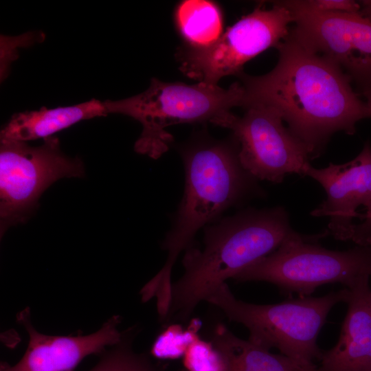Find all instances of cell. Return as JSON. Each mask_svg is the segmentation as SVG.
<instances>
[{"label": "cell", "mask_w": 371, "mask_h": 371, "mask_svg": "<svg viewBox=\"0 0 371 371\" xmlns=\"http://www.w3.org/2000/svg\"><path fill=\"white\" fill-rule=\"evenodd\" d=\"M302 236L283 243L271 254L254 262L233 278L265 281L286 295L307 297L322 285L340 283L352 289L371 276V246L345 251L327 249L315 241L326 236Z\"/></svg>", "instance_id": "8992f818"}, {"label": "cell", "mask_w": 371, "mask_h": 371, "mask_svg": "<svg viewBox=\"0 0 371 371\" xmlns=\"http://www.w3.org/2000/svg\"><path fill=\"white\" fill-rule=\"evenodd\" d=\"M360 2L363 11L371 16V0L361 1Z\"/></svg>", "instance_id": "603a6c76"}, {"label": "cell", "mask_w": 371, "mask_h": 371, "mask_svg": "<svg viewBox=\"0 0 371 371\" xmlns=\"http://www.w3.org/2000/svg\"><path fill=\"white\" fill-rule=\"evenodd\" d=\"M305 176L318 182L326 198L311 214L329 217L325 231L339 240H351L358 216L357 209L371 200V144L366 142L361 153L352 160L342 164L330 163L317 168L311 164Z\"/></svg>", "instance_id": "8fae6325"}, {"label": "cell", "mask_w": 371, "mask_h": 371, "mask_svg": "<svg viewBox=\"0 0 371 371\" xmlns=\"http://www.w3.org/2000/svg\"><path fill=\"white\" fill-rule=\"evenodd\" d=\"M362 95L366 100L365 102L371 109V84L362 89Z\"/></svg>", "instance_id": "7402d4cb"}, {"label": "cell", "mask_w": 371, "mask_h": 371, "mask_svg": "<svg viewBox=\"0 0 371 371\" xmlns=\"http://www.w3.org/2000/svg\"><path fill=\"white\" fill-rule=\"evenodd\" d=\"M245 109L242 117L232 114L220 126L232 131L243 168L256 179L276 183L287 175L305 176L311 164L307 148L284 126L280 115L259 105Z\"/></svg>", "instance_id": "30bf717a"}, {"label": "cell", "mask_w": 371, "mask_h": 371, "mask_svg": "<svg viewBox=\"0 0 371 371\" xmlns=\"http://www.w3.org/2000/svg\"><path fill=\"white\" fill-rule=\"evenodd\" d=\"M293 17L290 34L339 65L361 89L371 84V16L319 12L299 0L278 1Z\"/></svg>", "instance_id": "9c48e42d"}, {"label": "cell", "mask_w": 371, "mask_h": 371, "mask_svg": "<svg viewBox=\"0 0 371 371\" xmlns=\"http://www.w3.org/2000/svg\"><path fill=\"white\" fill-rule=\"evenodd\" d=\"M123 340V339H122ZM89 371H156L149 359L133 352L128 342L122 341L105 353Z\"/></svg>", "instance_id": "ac0fdd59"}, {"label": "cell", "mask_w": 371, "mask_h": 371, "mask_svg": "<svg viewBox=\"0 0 371 371\" xmlns=\"http://www.w3.org/2000/svg\"><path fill=\"white\" fill-rule=\"evenodd\" d=\"M200 323L194 320L187 329L173 324L160 333L151 348V355L161 359H174L183 357L189 346L199 336Z\"/></svg>", "instance_id": "e0dca14e"}, {"label": "cell", "mask_w": 371, "mask_h": 371, "mask_svg": "<svg viewBox=\"0 0 371 371\" xmlns=\"http://www.w3.org/2000/svg\"><path fill=\"white\" fill-rule=\"evenodd\" d=\"M290 11L273 1L262 3L228 27L213 44L188 46L180 53V70L189 78L210 85L229 75L238 76L244 65L270 47H276L290 33Z\"/></svg>", "instance_id": "ba28073f"}, {"label": "cell", "mask_w": 371, "mask_h": 371, "mask_svg": "<svg viewBox=\"0 0 371 371\" xmlns=\"http://www.w3.org/2000/svg\"><path fill=\"white\" fill-rule=\"evenodd\" d=\"M85 174L80 159L60 150L57 137L32 146L25 142H3L0 147V230L23 223L37 207L43 192L63 178Z\"/></svg>", "instance_id": "52a82bcc"}, {"label": "cell", "mask_w": 371, "mask_h": 371, "mask_svg": "<svg viewBox=\"0 0 371 371\" xmlns=\"http://www.w3.org/2000/svg\"><path fill=\"white\" fill-rule=\"evenodd\" d=\"M369 279L348 289V310L337 344L322 352L317 371H371Z\"/></svg>", "instance_id": "4fadbf2b"}, {"label": "cell", "mask_w": 371, "mask_h": 371, "mask_svg": "<svg viewBox=\"0 0 371 371\" xmlns=\"http://www.w3.org/2000/svg\"><path fill=\"white\" fill-rule=\"evenodd\" d=\"M347 288L318 297H300L275 304H255L236 299L225 282L206 301L219 308L232 321L249 331V340L302 364L315 366L322 352L318 335L334 306L345 302Z\"/></svg>", "instance_id": "5b68a950"}, {"label": "cell", "mask_w": 371, "mask_h": 371, "mask_svg": "<svg viewBox=\"0 0 371 371\" xmlns=\"http://www.w3.org/2000/svg\"><path fill=\"white\" fill-rule=\"evenodd\" d=\"M239 145L199 136L181 150L185 188L171 229L162 247L167 260L157 273L171 282V271L178 255L190 247L196 233L214 221L227 208L260 192L257 179L242 166Z\"/></svg>", "instance_id": "3957f363"}, {"label": "cell", "mask_w": 371, "mask_h": 371, "mask_svg": "<svg viewBox=\"0 0 371 371\" xmlns=\"http://www.w3.org/2000/svg\"><path fill=\"white\" fill-rule=\"evenodd\" d=\"M104 102L92 99L69 106L41 107L38 111L15 113L0 133L3 142L43 139L84 120L106 116Z\"/></svg>", "instance_id": "5bb4252c"}, {"label": "cell", "mask_w": 371, "mask_h": 371, "mask_svg": "<svg viewBox=\"0 0 371 371\" xmlns=\"http://www.w3.org/2000/svg\"><path fill=\"white\" fill-rule=\"evenodd\" d=\"M370 304H371V295H370Z\"/></svg>", "instance_id": "cb8c5ba5"}, {"label": "cell", "mask_w": 371, "mask_h": 371, "mask_svg": "<svg viewBox=\"0 0 371 371\" xmlns=\"http://www.w3.org/2000/svg\"><path fill=\"white\" fill-rule=\"evenodd\" d=\"M175 19L180 34L191 47L209 46L223 34L222 13L213 1H183L176 8Z\"/></svg>", "instance_id": "2e32d148"}, {"label": "cell", "mask_w": 371, "mask_h": 371, "mask_svg": "<svg viewBox=\"0 0 371 371\" xmlns=\"http://www.w3.org/2000/svg\"><path fill=\"white\" fill-rule=\"evenodd\" d=\"M120 319L113 316L88 335L51 336L35 330L27 308L18 317L28 333L27 348L15 365L1 363L0 371H74L87 356L102 352L106 346H116L122 341L117 328Z\"/></svg>", "instance_id": "7c38bea8"}, {"label": "cell", "mask_w": 371, "mask_h": 371, "mask_svg": "<svg viewBox=\"0 0 371 371\" xmlns=\"http://www.w3.org/2000/svg\"><path fill=\"white\" fill-rule=\"evenodd\" d=\"M183 363L188 371H226L224 361L212 342L199 337L188 348Z\"/></svg>", "instance_id": "d6986e66"}, {"label": "cell", "mask_w": 371, "mask_h": 371, "mask_svg": "<svg viewBox=\"0 0 371 371\" xmlns=\"http://www.w3.org/2000/svg\"><path fill=\"white\" fill-rule=\"evenodd\" d=\"M305 8L319 12L356 13L362 10L360 1L351 0H299Z\"/></svg>", "instance_id": "ffe728a7"}, {"label": "cell", "mask_w": 371, "mask_h": 371, "mask_svg": "<svg viewBox=\"0 0 371 371\" xmlns=\"http://www.w3.org/2000/svg\"><path fill=\"white\" fill-rule=\"evenodd\" d=\"M276 48L278 60L269 72L237 76L245 91L243 107L259 105L276 111L305 145L311 159L322 154L333 134L353 135L359 121L371 118V109L336 63L290 33Z\"/></svg>", "instance_id": "6da1fadb"}, {"label": "cell", "mask_w": 371, "mask_h": 371, "mask_svg": "<svg viewBox=\"0 0 371 371\" xmlns=\"http://www.w3.org/2000/svg\"><path fill=\"white\" fill-rule=\"evenodd\" d=\"M211 342L221 354L226 371H317L316 366L302 364L238 338L222 324L214 329Z\"/></svg>", "instance_id": "9a60e30c"}, {"label": "cell", "mask_w": 371, "mask_h": 371, "mask_svg": "<svg viewBox=\"0 0 371 371\" xmlns=\"http://www.w3.org/2000/svg\"><path fill=\"white\" fill-rule=\"evenodd\" d=\"M366 209L361 223L355 224L351 240L361 246H371V200L364 206Z\"/></svg>", "instance_id": "44dd1931"}, {"label": "cell", "mask_w": 371, "mask_h": 371, "mask_svg": "<svg viewBox=\"0 0 371 371\" xmlns=\"http://www.w3.org/2000/svg\"><path fill=\"white\" fill-rule=\"evenodd\" d=\"M244 94L239 82L223 89L202 82L188 85L152 78L144 92L123 100H106L104 104L108 113L125 115L142 124L135 150L157 159L168 150L173 139L166 130L168 126L206 122L218 126L232 114V108L243 107Z\"/></svg>", "instance_id": "277c9868"}, {"label": "cell", "mask_w": 371, "mask_h": 371, "mask_svg": "<svg viewBox=\"0 0 371 371\" xmlns=\"http://www.w3.org/2000/svg\"><path fill=\"white\" fill-rule=\"evenodd\" d=\"M302 236L282 206L248 208L206 227L203 249L190 247L183 256L184 273L172 284L166 318L186 319L227 278Z\"/></svg>", "instance_id": "7a4b0ae2"}]
</instances>
